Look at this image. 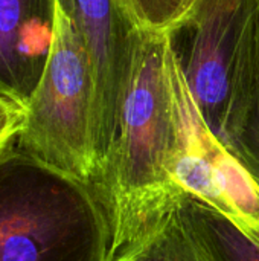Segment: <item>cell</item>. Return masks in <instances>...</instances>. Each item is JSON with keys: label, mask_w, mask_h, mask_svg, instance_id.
Listing matches in <instances>:
<instances>
[{"label": "cell", "mask_w": 259, "mask_h": 261, "mask_svg": "<svg viewBox=\"0 0 259 261\" xmlns=\"http://www.w3.org/2000/svg\"><path fill=\"white\" fill-rule=\"evenodd\" d=\"M174 35L134 29L130 75L118 127L92 191L110 228L111 261L131 248L154 214L180 190Z\"/></svg>", "instance_id": "6da1fadb"}, {"label": "cell", "mask_w": 259, "mask_h": 261, "mask_svg": "<svg viewBox=\"0 0 259 261\" xmlns=\"http://www.w3.org/2000/svg\"><path fill=\"white\" fill-rule=\"evenodd\" d=\"M107 216L84 184L17 147L0 161V261H107Z\"/></svg>", "instance_id": "7a4b0ae2"}, {"label": "cell", "mask_w": 259, "mask_h": 261, "mask_svg": "<svg viewBox=\"0 0 259 261\" xmlns=\"http://www.w3.org/2000/svg\"><path fill=\"white\" fill-rule=\"evenodd\" d=\"M17 150L92 190L98 174L93 76L87 50L61 5L44 70L27 104Z\"/></svg>", "instance_id": "3957f363"}, {"label": "cell", "mask_w": 259, "mask_h": 261, "mask_svg": "<svg viewBox=\"0 0 259 261\" xmlns=\"http://www.w3.org/2000/svg\"><path fill=\"white\" fill-rule=\"evenodd\" d=\"M259 0H198L180 32L189 90L211 130L223 141L240 107L250 66Z\"/></svg>", "instance_id": "277c9868"}, {"label": "cell", "mask_w": 259, "mask_h": 261, "mask_svg": "<svg viewBox=\"0 0 259 261\" xmlns=\"http://www.w3.org/2000/svg\"><path fill=\"white\" fill-rule=\"evenodd\" d=\"M179 151L172 179L259 243V184L206 124L186 83L180 58L174 70Z\"/></svg>", "instance_id": "5b68a950"}, {"label": "cell", "mask_w": 259, "mask_h": 261, "mask_svg": "<svg viewBox=\"0 0 259 261\" xmlns=\"http://www.w3.org/2000/svg\"><path fill=\"white\" fill-rule=\"evenodd\" d=\"M60 2L70 15L90 60L99 173L118 127L130 75L134 28L128 23L116 0Z\"/></svg>", "instance_id": "8992f818"}, {"label": "cell", "mask_w": 259, "mask_h": 261, "mask_svg": "<svg viewBox=\"0 0 259 261\" xmlns=\"http://www.w3.org/2000/svg\"><path fill=\"white\" fill-rule=\"evenodd\" d=\"M53 5L55 0H0V95L24 109L49 55Z\"/></svg>", "instance_id": "52a82bcc"}, {"label": "cell", "mask_w": 259, "mask_h": 261, "mask_svg": "<svg viewBox=\"0 0 259 261\" xmlns=\"http://www.w3.org/2000/svg\"><path fill=\"white\" fill-rule=\"evenodd\" d=\"M134 245L145 261H215L185 219L177 193L154 214Z\"/></svg>", "instance_id": "ba28073f"}, {"label": "cell", "mask_w": 259, "mask_h": 261, "mask_svg": "<svg viewBox=\"0 0 259 261\" xmlns=\"http://www.w3.org/2000/svg\"><path fill=\"white\" fill-rule=\"evenodd\" d=\"M185 219L215 261H259V243L226 216L185 193H177Z\"/></svg>", "instance_id": "9c48e42d"}, {"label": "cell", "mask_w": 259, "mask_h": 261, "mask_svg": "<svg viewBox=\"0 0 259 261\" xmlns=\"http://www.w3.org/2000/svg\"><path fill=\"white\" fill-rule=\"evenodd\" d=\"M223 142L259 184V9L246 89Z\"/></svg>", "instance_id": "30bf717a"}, {"label": "cell", "mask_w": 259, "mask_h": 261, "mask_svg": "<svg viewBox=\"0 0 259 261\" xmlns=\"http://www.w3.org/2000/svg\"><path fill=\"white\" fill-rule=\"evenodd\" d=\"M134 29L177 35L189 21L198 0H116Z\"/></svg>", "instance_id": "8fae6325"}, {"label": "cell", "mask_w": 259, "mask_h": 261, "mask_svg": "<svg viewBox=\"0 0 259 261\" xmlns=\"http://www.w3.org/2000/svg\"><path fill=\"white\" fill-rule=\"evenodd\" d=\"M24 124L26 109L0 95V161L17 147Z\"/></svg>", "instance_id": "7c38bea8"}, {"label": "cell", "mask_w": 259, "mask_h": 261, "mask_svg": "<svg viewBox=\"0 0 259 261\" xmlns=\"http://www.w3.org/2000/svg\"><path fill=\"white\" fill-rule=\"evenodd\" d=\"M111 261H145L142 257V252L139 249L137 245H133L131 248H128L127 251H124L121 255H118L116 258Z\"/></svg>", "instance_id": "4fadbf2b"}, {"label": "cell", "mask_w": 259, "mask_h": 261, "mask_svg": "<svg viewBox=\"0 0 259 261\" xmlns=\"http://www.w3.org/2000/svg\"><path fill=\"white\" fill-rule=\"evenodd\" d=\"M2 96H3V95H2Z\"/></svg>", "instance_id": "5bb4252c"}]
</instances>
